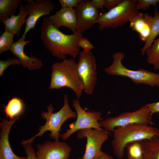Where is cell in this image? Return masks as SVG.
Masks as SVG:
<instances>
[{"label":"cell","mask_w":159,"mask_h":159,"mask_svg":"<svg viewBox=\"0 0 159 159\" xmlns=\"http://www.w3.org/2000/svg\"><path fill=\"white\" fill-rule=\"evenodd\" d=\"M90 1L92 5L96 8L103 10L105 0H92Z\"/></svg>","instance_id":"cell-33"},{"label":"cell","mask_w":159,"mask_h":159,"mask_svg":"<svg viewBox=\"0 0 159 159\" xmlns=\"http://www.w3.org/2000/svg\"><path fill=\"white\" fill-rule=\"evenodd\" d=\"M74 9L77 20V31L82 34L97 23L100 14L90 1L82 0Z\"/></svg>","instance_id":"cell-12"},{"label":"cell","mask_w":159,"mask_h":159,"mask_svg":"<svg viewBox=\"0 0 159 159\" xmlns=\"http://www.w3.org/2000/svg\"><path fill=\"white\" fill-rule=\"evenodd\" d=\"M143 14L150 24V34L145 45L140 49L142 56L144 55L145 51L151 46L156 37L159 34V12L157 11L156 7H155L153 17L149 15L147 13Z\"/></svg>","instance_id":"cell-19"},{"label":"cell","mask_w":159,"mask_h":159,"mask_svg":"<svg viewBox=\"0 0 159 159\" xmlns=\"http://www.w3.org/2000/svg\"><path fill=\"white\" fill-rule=\"evenodd\" d=\"M152 115L145 105L133 112H124L117 116L110 117L99 122L102 128L108 132H113L117 127L134 124H152Z\"/></svg>","instance_id":"cell-7"},{"label":"cell","mask_w":159,"mask_h":159,"mask_svg":"<svg viewBox=\"0 0 159 159\" xmlns=\"http://www.w3.org/2000/svg\"><path fill=\"white\" fill-rule=\"evenodd\" d=\"M143 159H159V138L154 136L143 140Z\"/></svg>","instance_id":"cell-20"},{"label":"cell","mask_w":159,"mask_h":159,"mask_svg":"<svg viewBox=\"0 0 159 159\" xmlns=\"http://www.w3.org/2000/svg\"><path fill=\"white\" fill-rule=\"evenodd\" d=\"M78 46L82 48L85 52L90 51L95 48V47L90 41L87 39L82 37L79 39L78 42Z\"/></svg>","instance_id":"cell-28"},{"label":"cell","mask_w":159,"mask_h":159,"mask_svg":"<svg viewBox=\"0 0 159 159\" xmlns=\"http://www.w3.org/2000/svg\"><path fill=\"white\" fill-rule=\"evenodd\" d=\"M125 148L127 159H143V140H138L128 143Z\"/></svg>","instance_id":"cell-24"},{"label":"cell","mask_w":159,"mask_h":159,"mask_svg":"<svg viewBox=\"0 0 159 159\" xmlns=\"http://www.w3.org/2000/svg\"><path fill=\"white\" fill-rule=\"evenodd\" d=\"M78 159H83V158H79Z\"/></svg>","instance_id":"cell-35"},{"label":"cell","mask_w":159,"mask_h":159,"mask_svg":"<svg viewBox=\"0 0 159 159\" xmlns=\"http://www.w3.org/2000/svg\"><path fill=\"white\" fill-rule=\"evenodd\" d=\"M43 44L52 55L64 60L66 55L75 59L80 53L78 42L82 34L78 31L71 34H66L56 28L48 17L43 19L40 29Z\"/></svg>","instance_id":"cell-1"},{"label":"cell","mask_w":159,"mask_h":159,"mask_svg":"<svg viewBox=\"0 0 159 159\" xmlns=\"http://www.w3.org/2000/svg\"><path fill=\"white\" fill-rule=\"evenodd\" d=\"M110 134L109 132L103 129L87 128L79 130L77 134V138L87 139L83 159H93L101 151L102 145L108 138Z\"/></svg>","instance_id":"cell-10"},{"label":"cell","mask_w":159,"mask_h":159,"mask_svg":"<svg viewBox=\"0 0 159 159\" xmlns=\"http://www.w3.org/2000/svg\"><path fill=\"white\" fill-rule=\"evenodd\" d=\"M48 17L54 26L58 29L63 26L71 30L73 33L77 30L76 14L73 8H61Z\"/></svg>","instance_id":"cell-16"},{"label":"cell","mask_w":159,"mask_h":159,"mask_svg":"<svg viewBox=\"0 0 159 159\" xmlns=\"http://www.w3.org/2000/svg\"><path fill=\"white\" fill-rule=\"evenodd\" d=\"M77 62V71L84 85V91L91 95L96 84L97 77L96 60L91 51H81Z\"/></svg>","instance_id":"cell-9"},{"label":"cell","mask_w":159,"mask_h":159,"mask_svg":"<svg viewBox=\"0 0 159 159\" xmlns=\"http://www.w3.org/2000/svg\"><path fill=\"white\" fill-rule=\"evenodd\" d=\"M21 0H0V22H3L14 14Z\"/></svg>","instance_id":"cell-21"},{"label":"cell","mask_w":159,"mask_h":159,"mask_svg":"<svg viewBox=\"0 0 159 159\" xmlns=\"http://www.w3.org/2000/svg\"><path fill=\"white\" fill-rule=\"evenodd\" d=\"M35 153L37 159H68L71 150L66 143L55 140L47 141L42 145H37Z\"/></svg>","instance_id":"cell-13"},{"label":"cell","mask_w":159,"mask_h":159,"mask_svg":"<svg viewBox=\"0 0 159 159\" xmlns=\"http://www.w3.org/2000/svg\"><path fill=\"white\" fill-rule=\"evenodd\" d=\"M93 159H114L110 155L101 151Z\"/></svg>","instance_id":"cell-34"},{"label":"cell","mask_w":159,"mask_h":159,"mask_svg":"<svg viewBox=\"0 0 159 159\" xmlns=\"http://www.w3.org/2000/svg\"><path fill=\"white\" fill-rule=\"evenodd\" d=\"M158 4H159V0H137L136 9L145 10L149 8L151 6L156 7Z\"/></svg>","instance_id":"cell-26"},{"label":"cell","mask_w":159,"mask_h":159,"mask_svg":"<svg viewBox=\"0 0 159 159\" xmlns=\"http://www.w3.org/2000/svg\"><path fill=\"white\" fill-rule=\"evenodd\" d=\"M19 9V12L17 15H12L3 22L5 30L14 33L17 37L20 35L21 28L26 22L25 18L28 15L24 5L22 2L20 4Z\"/></svg>","instance_id":"cell-17"},{"label":"cell","mask_w":159,"mask_h":159,"mask_svg":"<svg viewBox=\"0 0 159 159\" xmlns=\"http://www.w3.org/2000/svg\"><path fill=\"white\" fill-rule=\"evenodd\" d=\"M24 105L22 101L19 98L14 97L9 100L4 106V112L10 119L19 117L23 112Z\"/></svg>","instance_id":"cell-22"},{"label":"cell","mask_w":159,"mask_h":159,"mask_svg":"<svg viewBox=\"0 0 159 159\" xmlns=\"http://www.w3.org/2000/svg\"><path fill=\"white\" fill-rule=\"evenodd\" d=\"M27 3L24 5L28 15L26 19V26L21 37L25 39L28 32L34 29L36 23L41 16H49L55 8L54 3L50 0H26Z\"/></svg>","instance_id":"cell-11"},{"label":"cell","mask_w":159,"mask_h":159,"mask_svg":"<svg viewBox=\"0 0 159 159\" xmlns=\"http://www.w3.org/2000/svg\"><path fill=\"white\" fill-rule=\"evenodd\" d=\"M130 22V26L131 30L137 32L139 38L145 42L150 35V27L143 14L140 13Z\"/></svg>","instance_id":"cell-18"},{"label":"cell","mask_w":159,"mask_h":159,"mask_svg":"<svg viewBox=\"0 0 159 159\" xmlns=\"http://www.w3.org/2000/svg\"><path fill=\"white\" fill-rule=\"evenodd\" d=\"M64 104L62 108L57 112H53L54 109L52 104L47 107V111L43 112L41 114V117L46 120L45 124L39 127V132L32 138L21 142L23 145L28 143H32L34 139L37 137L42 136L47 131L51 133L49 137L54 140L58 141L59 132L62 125L67 119L76 118V112L73 111L69 104L67 95L64 96Z\"/></svg>","instance_id":"cell-4"},{"label":"cell","mask_w":159,"mask_h":159,"mask_svg":"<svg viewBox=\"0 0 159 159\" xmlns=\"http://www.w3.org/2000/svg\"><path fill=\"white\" fill-rule=\"evenodd\" d=\"M112 145L113 153L119 159L123 158L129 143L159 136V129L148 125L134 124L115 128L113 131Z\"/></svg>","instance_id":"cell-3"},{"label":"cell","mask_w":159,"mask_h":159,"mask_svg":"<svg viewBox=\"0 0 159 159\" xmlns=\"http://www.w3.org/2000/svg\"><path fill=\"white\" fill-rule=\"evenodd\" d=\"M145 105L149 108L152 115L154 113L159 112V101L148 103Z\"/></svg>","instance_id":"cell-32"},{"label":"cell","mask_w":159,"mask_h":159,"mask_svg":"<svg viewBox=\"0 0 159 159\" xmlns=\"http://www.w3.org/2000/svg\"><path fill=\"white\" fill-rule=\"evenodd\" d=\"M30 42V41L26 40L21 37L13 43L9 50L14 55L19 59L21 65L29 70H36L42 66V61L33 55L28 56L25 54L24 51L25 46Z\"/></svg>","instance_id":"cell-14"},{"label":"cell","mask_w":159,"mask_h":159,"mask_svg":"<svg viewBox=\"0 0 159 159\" xmlns=\"http://www.w3.org/2000/svg\"></svg>","instance_id":"cell-36"},{"label":"cell","mask_w":159,"mask_h":159,"mask_svg":"<svg viewBox=\"0 0 159 159\" xmlns=\"http://www.w3.org/2000/svg\"><path fill=\"white\" fill-rule=\"evenodd\" d=\"M122 0H105L104 7L109 11L120 4Z\"/></svg>","instance_id":"cell-31"},{"label":"cell","mask_w":159,"mask_h":159,"mask_svg":"<svg viewBox=\"0 0 159 159\" xmlns=\"http://www.w3.org/2000/svg\"><path fill=\"white\" fill-rule=\"evenodd\" d=\"M51 81L49 89H61L67 87L75 93L77 99L82 96L84 85L77 71L75 59H65L54 63L51 66Z\"/></svg>","instance_id":"cell-2"},{"label":"cell","mask_w":159,"mask_h":159,"mask_svg":"<svg viewBox=\"0 0 159 159\" xmlns=\"http://www.w3.org/2000/svg\"><path fill=\"white\" fill-rule=\"evenodd\" d=\"M15 34L6 30L0 36V54L10 50L13 44Z\"/></svg>","instance_id":"cell-25"},{"label":"cell","mask_w":159,"mask_h":159,"mask_svg":"<svg viewBox=\"0 0 159 159\" xmlns=\"http://www.w3.org/2000/svg\"><path fill=\"white\" fill-rule=\"evenodd\" d=\"M23 146L27 155V159H37L32 143H28Z\"/></svg>","instance_id":"cell-30"},{"label":"cell","mask_w":159,"mask_h":159,"mask_svg":"<svg viewBox=\"0 0 159 159\" xmlns=\"http://www.w3.org/2000/svg\"><path fill=\"white\" fill-rule=\"evenodd\" d=\"M125 57V54L122 52L114 53L112 63L104 69L105 72L108 75L128 78L135 84H144L152 87H159V74L142 69L136 70L129 69L122 63Z\"/></svg>","instance_id":"cell-5"},{"label":"cell","mask_w":159,"mask_h":159,"mask_svg":"<svg viewBox=\"0 0 159 159\" xmlns=\"http://www.w3.org/2000/svg\"><path fill=\"white\" fill-rule=\"evenodd\" d=\"M136 0H122L115 7L101 13L97 21L99 28L115 29L122 26L140 13L136 9Z\"/></svg>","instance_id":"cell-6"},{"label":"cell","mask_w":159,"mask_h":159,"mask_svg":"<svg viewBox=\"0 0 159 159\" xmlns=\"http://www.w3.org/2000/svg\"><path fill=\"white\" fill-rule=\"evenodd\" d=\"M72 105L76 111L77 117L75 122L69 125V129L61 135L64 140L67 139L72 134L77 131L87 129H103L99 122L103 120L102 114L100 112L86 111L81 107L78 99H74Z\"/></svg>","instance_id":"cell-8"},{"label":"cell","mask_w":159,"mask_h":159,"mask_svg":"<svg viewBox=\"0 0 159 159\" xmlns=\"http://www.w3.org/2000/svg\"><path fill=\"white\" fill-rule=\"evenodd\" d=\"M18 64L21 65V62L17 58H9L5 60H0V75L2 76L4 71L9 66Z\"/></svg>","instance_id":"cell-27"},{"label":"cell","mask_w":159,"mask_h":159,"mask_svg":"<svg viewBox=\"0 0 159 159\" xmlns=\"http://www.w3.org/2000/svg\"><path fill=\"white\" fill-rule=\"evenodd\" d=\"M145 53L147 56V63L153 65L155 70H159V38L154 41Z\"/></svg>","instance_id":"cell-23"},{"label":"cell","mask_w":159,"mask_h":159,"mask_svg":"<svg viewBox=\"0 0 159 159\" xmlns=\"http://www.w3.org/2000/svg\"><path fill=\"white\" fill-rule=\"evenodd\" d=\"M19 119L17 117L8 120L3 118L0 122V159H27V157H20L13 152L9 140V135L13 124Z\"/></svg>","instance_id":"cell-15"},{"label":"cell","mask_w":159,"mask_h":159,"mask_svg":"<svg viewBox=\"0 0 159 159\" xmlns=\"http://www.w3.org/2000/svg\"><path fill=\"white\" fill-rule=\"evenodd\" d=\"M82 0H59L62 8H75Z\"/></svg>","instance_id":"cell-29"}]
</instances>
